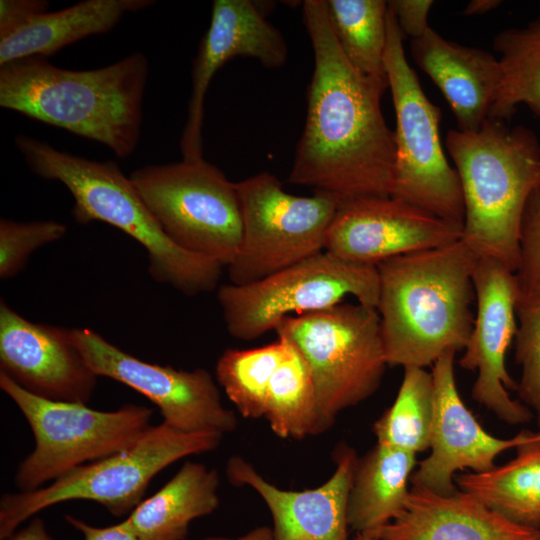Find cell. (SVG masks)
<instances>
[{"instance_id": "cell-41", "label": "cell", "mask_w": 540, "mask_h": 540, "mask_svg": "<svg viewBox=\"0 0 540 540\" xmlns=\"http://www.w3.org/2000/svg\"><path fill=\"white\" fill-rule=\"evenodd\" d=\"M538 540H540V538Z\"/></svg>"}, {"instance_id": "cell-27", "label": "cell", "mask_w": 540, "mask_h": 540, "mask_svg": "<svg viewBox=\"0 0 540 540\" xmlns=\"http://www.w3.org/2000/svg\"><path fill=\"white\" fill-rule=\"evenodd\" d=\"M332 30L348 62L361 74L387 81L384 55L388 4L384 0H326Z\"/></svg>"}, {"instance_id": "cell-26", "label": "cell", "mask_w": 540, "mask_h": 540, "mask_svg": "<svg viewBox=\"0 0 540 540\" xmlns=\"http://www.w3.org/2000/svg\"><path fill=\"white\" fill-rule=\"evenodd\" d=\"M502 82L490 119L509 120L525 104L540 120V16L521 28H507L493 39Z\"/></svg>"}, {"instance_id": "cell-31", "label": "cell", "mask_w": 540, "mask_h": 540, "mask_svg": "<svg viewBox=\"0 0 540 540\" xmlns=\"http://www.w3.org/2000/svg\"><path fill=\"white\" fill-rule=\"evenodd\" d=\"M515 335V359L522 368L517 393L533 414L540 432V296L518 292Z\"/></svg>"}, {"instance_id": "cell-16", "label": "cell", "mask_w": 540, "mask_h": 540, "mask_svg": "<svg viewBox=\"0 0 540 540\" xmlns=\"http://www.w3.org/2000/svg\"><path fill=\"white\" fill-rule=\"evenodd\" d=\"M455 350L444 352L432 365L434 412L431 452L412 473V485L449 495L459 488L457 471L482 473L493 469L497 456L511 448L540 442V432L523 430L508 439L489 434L461 399L455 380Z\"/></svg>"}, {"instance_id": "cell-13", "label": "cell", "mask_w": 540, "mask_h": 540, "mask_svg": "<svg viewBox=\"0 0 540 540\" xmlns=\"http://www.w3.org/2000/svg\"><path fill=\"white\" fill-rule=\"evenodd\" d=\"M71 338L97 376L111 378L148 398L168 426L183 432L223 435L237 427L236 414L222 403L207 370L184 371L145 362L86 328L71 329Z\"/></svg>"}, {"instance_id": "cell-40", "label": "cell", "mask_w": 540, "mask_h": 540, "mask_svg": "<svg viewBox=\"0 0 540 540\" xmlns=\"http://www.w3.org/2000/svg\"><path fill=\"white\" fill-rule=\"evenodd\" d=\"M354 540H378V539L366 533H357Z\"/></svg>"}, {"instance_id": "cell-19", "label": "cell", "mask_w": 540, "mask_h": 540, "mask_svg": "<svg viewBox=\"0 0 540 540\" xmlns=\"http://www.w3.org/2000/svg\"><path fill=\"white\" fill-rule=\"evenodd\" d=\"M358 458L352 447L340 444L332 476L301 491L278 488L239 455L227 461L226 476L231 484L248 486L262 498L272 516L274 540H350L347 504Z\"/></svg>"}, {"instance_id": "cell-25", "label": "cell", "mask_w": 540, "mask_h": 540, "mask_svg": "<svg viewBox=\"0 0 540 540\" xmlns=\"http://www.w3.org/2000/svg\"><path fill=\"white\" fill-rule=\"evenodd\" d=\"M516 450L517 456L507 463L456 475L454 481L509 520L540 529V442Z\"/></svg>"}, {"instance_id": "cell-4", "label": "cell", "mask_w": 540, "mask_h": 540, "mask_svg": "<svg viewBox=\"0 0 540 540\" xmlns=\"http://www.w3.org/2000/svg\"><path fill=\"white\" fill-rule=\"evenodd\" d=\"M446 148L464 201L461 240L477 255L516 272L526 202L540 184V143L529 128L487 120L477 131L452 129Z\"/></svg>"}, {"instance_id": "cell-3", "label": "cell", "mask_w": 540, "mask_h": 540, "mask_svg": "<svg viewBox=\"0 0 540 540\" xmlns=\"http://www.w3.org/2000/svg\"><path fill=\"white\" fill-rule=\"evenodd\" d=\"M478 258L460 239L376 266V309L388 365L425 368L444 352L465 348L474 322L473 271Z\"/></svg>"}, {"instance_id": "cell-21", "label": "cell", "mask_w": 540, "mask_h": 540, "mask_svg": "<svg viewBox=\"0 0 540 540\" xmlns=\"http://www.w3.org/2000/svg\"><path fill=\"white\" fill-rule=\"evenodd\" d=\"M411 55L449 103L458 130L477 131L490 119L502 82L498 58L458 44L431 27L411 40Z\"/></svg>"}, {"instance_id": "cell-11", "label": "cell", "mask_w": 540, "mask_h": 540, "mask_svg": "<svg viewBox=\"0 0 540 540\" xmlns=\"http://www.w3.org/2000/svg\"><path fill=\"white\" fill-rule=\"evenodd\" d=\"M348 295L376 308L377 267L348 262L322 251L263 279L243 285L224 284L217 300L228 333L249 341L275 331L288 316L332 307Z\"/></svg>"}, {"instance_id": "cell-30", "label": "cell", "mask_w": 540, "mask_h": 540, "mask_svg": "<svg viewBox=\"0 0 540 540\" xmlns=\"http://www.w3.org/2000/svg\"><path fill=\"white\" fill-rule=\"evenodd\" d=\"M288 349V341L277 337L257 348H229L219 357L216 379L242 417H264L270 380Z\"/></svg>"}, {"instance_id": "cell-33", "label": "cell", "mask_w": 540, "mask_h": 540, "mask_svg": "<svg viewBox=\"0 0 540 540\" xmlns=\"http://www.w3.org/2000/svg\"><path fill=\"white\" fill-rule=\"evenodd\" d=\"M515 276L520 294L540 296V184L530 194L523 212Z\"/></svg>"}, {"instance_id": "cell-22", "label": "cell", "mask_w": 540, "mask_h": 540, "mask_svg": "<svg viewBox=\"0 0 540 540\" xmlns=\"http://www.w3.org/2000/svg\"><path fill=\"white\" fill-rule=\"evenodd\" d=\"M153 0H84L58 11L35 14L0 35V66L27 57H48L88 36L113 29L129 13Z\"/></svg>"}, {"instance_id": "cell-28", "label": "cell", "mask_w": 540, "mask_h": 540, "mask_svg": "<svg viewBox=\"0 0 540 540\" xmlns=\"http://www.w3.org/2000/svg\"><path fill=\"white\" fill-rule=\"evenodd\" d=\"M264 417L273 433L280 438L300 440L317 435L313 377L307 362L291 343L270 380Z\"/></svg>"}, {"instance_id": "cell-23", "label": "cell", "mask_w": 540, "mask_h": 540, "mask_svg": "<svg viewBox=\"0 0 540 540\" xmlns=\"http://www.w3.org/2000/svg\"><path fill=\"white\" fill-rule=\"evenodd\" d=\"M219 474L186 461L156 493L142 500L127 520L140 540H185L191 521L219 506Z\"/></svg>"}, {"instance_id": "cell-36", "label": "cell", "mask_w": 540, "mask_h": 540, "mask_svg": "<svg viewBox=\"0 0 540 540\" xmlns=\"http://www.w3.org/2000/svg\"><path fill=\"white\" fill-rule=\"evenodd\" d=\"M65 518L69 524L82 532L84 540H140L127 518L107 527L91 526L71 515Z\"/></svg>"}, {"instance_id": "cell-24", "label": "cell", "mask_w": 540, "mask_h": 540, "mask_svg": "<svg viewBox=\"0 0 540 540\" xmlns=\"http://www.w3.org/2000/svg\"><path fill=\"white\" fill-rule=\"evenodd\" d=\"M416 455L376 444L358 458L347 504L351 530H375L403 511L410 490L408 482L418 465Z\"/></svg>"}, {"instance_id": "cell-18", "label": "cell", "mask_w": 540, "mask_h": 540, "mask_svg": "<svg viewBox=\"0 0 540 540\" xmlns=\"http://www.w3.org/2000/svg\"><path fill=\"white\" fill-rule=\"evenodd\" d=\"M0 369L27 392L52 401L87 404L97 375L71 329L33 323L0 303Z\"/></svg>"}, {"instance_id": "cell-17", "label": "cell", "mask_w": 540, "mask_h": 540, "mask_svg": "<svg viewBox=\"0 0 540 540\" xmlns=\"http://www.w3.org/2000/svg\"><path fill=\"white\" fill-rule=\"evenodd\" d=\"M243 56L264 67H282L288 58L284 37L251 0H215L210 25L192 67V89L187 120L180 139L183 159H200L206 92L215 73L229 60Z\"/></svg>"}, {"instance_id": "cell-15", "label": "cell", "mask_w": 540, "mask_h": 540, "mask_svg": "<svg viewBox=\"0 0 540 540\" xmlns=\"http://www.w3.org/2000/svg\"><path fill=\"white\" fill-rule=\"evenodd\" d=\"M462 232L463 224L392 196L358 197L339 202L324 251L348 262L377 266L393 257L455 243Z\"/></svg>"}, {"instance_id": "cell-7", "label": "cell", "mask_w": 540, "mask_h": 540, "mask_svg": "<svg viewBox=\"0 0 540 540\" xmlns=\"http://www.w3.org/2000/svg\"><path fill=\"white\" fill-rule=\"evenodd\" d=\"M275 332L298 350L311 370L317 434L327 431L340 412L365 401L379 388L388 364L376 308L339 303L288 316Z\"/></svg>"}, {"instance_id": "cell-34", "label": "cell", "mask_w": 540, "mask_h": 540, "mask_svg": "<svg viewBox=\"0 0 540 540\" xmlns=\"http://www.w3.org/2000/svg\"><path fill=\"white\" fill-rule=\"evenodd\" d=\"M403 37H421L429 28L428 14L434 4L432 0H391L387 1Z\"/></svg>"}, {"instance_id": "cell-20", "label": "cell", "mask_w": 540, "mask_h": 540, "mask_svg": "<svg viewBox=\"0 0 540 540\" xmlns=\"http://www.w3.org/2000/svg\"><path fill=\"white\" fill-rule=\"evenodd\" d=\"M378 540H538L540 529L515 523L474 495H444L412 485L403 511L369 532Z\"/></svg>"}, {"instance_id": "cell-32", "label": "cell", "mask_w": 540, "mask_h": 540, "mask_svg": "<svg viewBox=\"0 0 540 540\" xmlns=\"http://www.w3.org/2000/svg\"><path fill=\"white\" fill-rule=\"evenodd\" d=\"M64 224L48 221H0V277L8 279L19 273L31 253L39 247L62 238Z\"/></svg>"}, {"instance_id": "cell-38", "label": "cell", "mask_w": 540, "mask_h": 540, "mask_svg": "<svg viewBox=\"0 0 540 540\" xmlns=\"http://www.w3.org/2000/svg\"><path fill=\"white\" fill-rule=\"evenodd\" d=\"M202 540H274V535L272 528L268 526H259L236 539L209 537Z\"/></svg>"}, {"instance_id": "cell-8", "label": "cell", "mask_w": 540, "mask_h": 540, "mask_svg": "<svg viewBox=\"0 0 540 540\" xmlns=\"http://www.w3.org/2000/svg\"><path fill=\"white\" fill-rule=\"evenodd\" d=\"M0 388L23 414L35 441L15 474L19 492L34 491L75 468L125 450L152 426L153 410L145 405L99 411L86 404L47 400L2 373Z\"/></svg>"}, {"instance_id": "cell-6", "label": "cell", "mask_w": 540, "mask_h": 540, "mask_svg": "<svg viewBox=\"0 0 540 540\" xmlns=\"http://www.w3.org/2000/svg\"><path fill=\"white\" fill-rule=\"evenodd\" d=\"M223 434L183 432L164 422L151 426L131 447L82 465L30 492L6 493L0 500V539L36 513L70 500H90L115 516L131 513L152 479L174 462L215 450Z\"/></svg>"}, {"instance_id": "cell-2", "label": "cell", "mask_w": 540, "mask_h": 540, "mask_svg": "<svg viewBox=\"0 0 540 540\" xmlns=\"http://www.w3.org/2000/svg\"><path fill=\"white\" fill-rule=\"evenodd\" d=\"M149 62L141 52L91 70H71L46 57L0 66V106L101 143L120 158L141 134Z\"/></svg>"}, {"instance_id": "cell-12", "label": "cell", "mask_w": 540, "mask_h": 540, "mask_svg": "<svg viewBox=\"0 0 540 540\" xmlns=\"http://www.w3.org/2000/svg\"><path fill=\"white\" fill-rule=\"evenodd\" d=\"M242 238L227 266L230 283L248 284L324 251L339 201L320 192L296 196L279 179L260 172L235 182Z\"/></svg>"}, {"instance_id": "cell-1", "label": "cell", "mask_w": 540, "mask_h": 540, "mask_svg": "<svg viewBox=\"0 0 540 540\" xmlns=\"http://www.w3.org/2000/svg\"><path fill=\"white\" fill-rule=\"evenodd\" d=\"M302 8L314 71L288 182L339 202L391 196L395 136L381 110L389 82L367 77L348 62L332 30L325 0H305Z\"/></svg>"}, {"instance_id": "cell-5", "label": "cell", "mask_w": 540, "mask_h": 540, "mask_svg": "<svg viewBox=\"0 0 540 540\" xmlns=\"http://www.w3.org/2000/svg\"><path fill=\"white\" fill-rule=\"evenodd\" d=\"M14 142L34 174L59 181L70 191L76 222H105L139 242L147 251L148 270L155 280L188 296L216 288L224 266L175 244L116 162L89 160L23 134Z\"/></svg>"}, {"instance_id": "cell-35", "label": "cell", "mask_w": 540, "mask_h": 540, "mask_svg": "<svg viewBox=\"0 0 540 540\" xmlns=\"http://www.w3.org/2000/svg\"><path fill=\"white\" fill-rule=\"evenodd\" d=\"M45 0H1L0 35L13 30L31 16L47 11Z\"/></svg>"}, {"instance_id": "cell-37", "label": "cell", "mask_w": 540, "mask_h": 540, "mask_svg": "<svg viewBox=\"0 0 540 540\" xmlns=\"http://www.w3.org/2000/svg\"><path fill=\"white\" fill-rule=\"evenodd\" d=\"M8 540H53L45 529L44 522L40 518L33 519L29 525L14 532Z\"/></svg>"}, {"instance_id": "cell-29", "label": "cell", "mask_w": 540, "mask_h": 540, "mask_svg": "<svg viewBox=\"0 0 540 540\" xmlns=\"http://www.w3.org/2000/svg\"><path fill=\"white\" fill-rule=\"evenodd\" d=\"M433 412L431 372L421 367H404L395 401L373 424L377 444L414 454L427 450Z\"/></svg>"}, {"instance_id": "cell-9", "label": "cell", "mask_w": 540, "mask_h": 540, "mask_svg": "<svg viewBox=\"0 0 540 540\" xmlns=\"http://www.w3.org/2000/svg\"><path fill=\"white\" fill-rule=\"evenodd\" d=\"M404 37L388 8L385 70L396 115L395 172L391 196L458 224L464 201L455 168L441 145V111L424 93L407 62Z\"/></svg>"}, {"instance_id": "cell-14", "label": "cell", "mask_w": 540, "mask_h": 540, "mask_svg": "<svg viewBox=\"0 0 540 540\" xmlns=\"http://www.w3.org/2000/svg\"><path fill=\"white\" fill-rule=\"evenodd\" d=\"M476 316L459 360L461 368L477 371L472 398L509 425L529 422L532 411L507 390L517 391L518 383L506 369V352L517 332L515 273L499 261L479 257L473 271Z\"/></svg>"}, {"instance_id": "cell-10", "label": "cell", "mask_w": 540, "mask_h": 540, "mask_svg": "<svg viewBox=\"0 0 540 540\" xmlns=\"http://www.w3.org/2000/svg\"><path fill=\"white\" fill-rule=\"evenodd\" d=\"M130 180L164 231L179 247L228 266L242 238L235 182L204 158L147 165Z\"/></svg>"}, {"instance_id": "cell-39", "label": "cell", "mask_w": 540, "mask_h": 540, "mask_svg": "<svg viewBox=\"0 0 540 540\" xmlns=\"http://www.w3.org/2000/svg\"><path fill=\"white\" fill-rule=\"evenodd\" d=\"M502 4L500 0H472L463 11L464 15H482Z\"/></svg>"}]
</instances>
